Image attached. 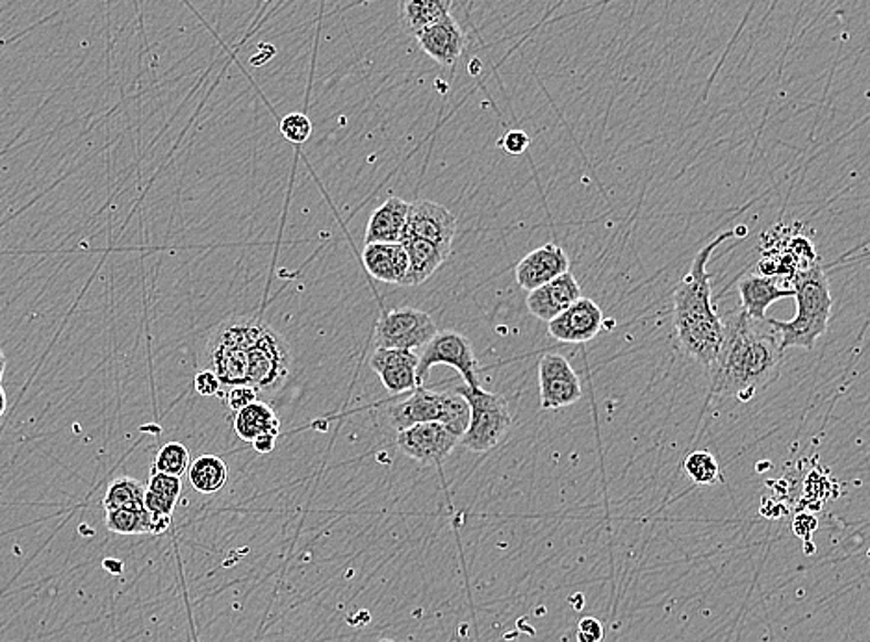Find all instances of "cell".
<instances>
[{"label": "cell", "instance_id": "cell-1", "mask_svg": "<svg viewBox=\"0 0 870 642\" xmlns=\"http://www.w3.org/2000/svg\"><path fill=\"white\" fill-rule=\"evenodd\" d=\"M723 319V344L707 368L712 393L720 398L750 401L781 374L784 349L778 333L768 319L759 322L743 310H734Z\"/></svg>", "mask_w": 870, "mask_h": 642}, {"label": "cell", "instance_id": "cell-2", "mask_svg": "<svg viewBox=\"0 0 870 642\" xmlns=\"http://www.w3.org/2000/svg\"><path fill=\"white\" fill-rule=\"evenodd\" d=\"M737 236V228L726 231L694 256L687 275L674 291V327L677 340L688 357L712 366L724 338V319L713 303L712 275L707 264L717 247Z\"/></svg>", "mask_w": 870, "mask_h": 642}, {"label": "cell", "instance_id": "cell-3", "mask_svg": "<svg viewBox=\"0 0 870 642\" xmlns=\"http://www.w3.org/2000/svg\"><path fill=\"white\" fill-rule=\"evenodd\" d=\"M797 297V316L791 322L768 319L779 336V346L786 351L789 347H802L811 351L820 336L830 325L831 299L830 283L820 262L798 273L791 283Z\"/></svg>", "mask_w": 870, "mask_h": 642}, {"label": "cell", "instance_id": "cell-4", "mask_svg": "<svg viewBox=\"0 0 870 642\" xmlns=\"http://www.w3.org/2000/svg\"><path fill=\"white\" fill-rule=\"evenodd\" d=\"M291 349L285 336L263 318H250L247 344V387L258 396H272L285 387L291 374Z\"/></svg>", "mask_w": 870, "mask_h": 642}, {"label": "cell", "instance_id": "cell-5", "mask_svg": "<svg viewBox=\"0 0 870 642\" xmlns=\"http://www.w3.org/2000/svg\"><path fill=\"white\" fill-rule=\"evenodd\" d=\"M388 420L396 431H403L416 424L437 421L461 438L470 421V407L461 394L416 387L409 398L388 407Z\"/></svg>", "mask_w": 870, "mask_h": 642}, {"label": "cell", "instance_id": "cell-6", "mask_svg": "<svg viewBox=\"0 0 870 642\" xmlns=\"http://www.w3.org/2000/svg\"><path fill=\"white\" fill-rule=\"evenodd\" d=\"M467 399L470 421L459 444L473 454H487L511 431L512 416L506 399L500 394L489 393L481 387H459L456 390Z\"/></svg>", "mask_w": 870, "mask_h": 642}, {"label": "cell", "instance_id": "cell-7", "mask_svg": "<svg viewBox=\"0 0 870 642\" xmlns=\"http://www.w3.org/2000/svg\"><path fill=\"white\" fill-rule=\"evenodd\" d=\"M765 238H768V244L762 245L759 269L767 277L776 281L786 279L791 286L798 273L819 262L813 242L808 234L778 227L768 231V236Z\"/></svg>", "mask_w": 870, "mask_h": 642}, {"label": "cell", "instance_id": "cell-8", "mask_svg": "<svg viewBox=\"0 0 870 642\" xmlns=\"http://www.w3.org/2000/svg\"><path fill=\"white\" fill-rule=\"evenodd\" d=\"M440 364L459 371L468 387H481L478 374L479 363L475 353H473L472 342L461 333L442 330L427 342L423 351L418 357V370H416L418 387H421V383L426 381L432 366H440Z\"/></svg>", "mask_w": 870, "mask_h": 642}, {"label": "cell", "instance_id": "cell-9", "mask_svg": "<svg viewBox=\"0 0 870 642\" xmlns=\"http://www.w3.org/2000/svg\"><path fill=\"white\" fill-rule=\"evenodd\" d=\"M437 324L429 314L418 308H393L382 313L377 324V346L385 349H407L414 351L426 346L437 335Z\"/></svg>", "mask_w": 870, "mask_h": 642}, {"label": "cell", "instance_id": "cell-10", "mask_svg": "<svg viewBox=\"0 0 870 642\" xmlns=\"http://www.w3.org/2000/svg\"><path fill=\"white\" fill-rule=\"evenodd\" d=\"M398 449L421 467H440L457 448L459 437L437 421L416 424L398 431Z\"/></svg>", "mask_w": 870, "mask_h": 642}, {"label": "cell", "instance_id": "cell-11", "mask_svg": "<svg viewBox=\"0 0 870 642\" xmlns=\"http://www.w3.org/2000/svg\"><path fill=\"white\" fill-rule=\"evenodd\" d=\"M541 407L557 410L577 404L583 398L580 377L563 355H544L539 363Z\"/></svg>", "mask_w": 870, "mask_h": 642}, {"label": "cell", "instance_id": "cell-12", "mask_svg": "<svg viewBox=\"0 0 870 642\" xmlns=\"http://www.w3.org/2000/svg\"><path fill=\"white\" fill-rule=\"evenodd\" d=\"M456 233V216L446 206L427 200H418L409 206L405 234L431 242L439 249L451 255Z\"/></svg>", "mask_w": 870, "mask_h": 642}, {"label": "cell", "instance_id": "cell-13", "mask_svg": "<svg viewBox=\"0 0 870 642\" xmlns=\"http://www.w3.org/2000/svg\"><path fill=\"white\" fill-rule=\"evenodd\" d=\"M603 329L602 308L591 297H580L557 318L547 322V330L555 340L564 344H585L600 335Z\"/></svg>", "mask_w": 870, "mask_h": 642}, {"label": "cell", "instance_id": "cell-14", "mask_svg": "<svg viewBox=\"0 0 870 642\" xmlns=\"http://www.w3.org/2000/svg\"><path fill=\"white\" fill-rule=\"evenodd\" d=\"M569 269L570 258L563 247L557 244H546L531 251L518 262L514 277L522 291L531 292L546 285L550 281L557 279L559 275H563Z\"/></svg>", "mask_w": 870, "mask_h": 642}, {"label": "cell", "instance_id": "cell-15", "mask_svg": "<svg viewBox=\"0 0 870 642\" xmlns=\"http://www.w3.org/2000/svg\"><path fill=\"white\" fill-rule=\"evenodd\" d=\"M414 35L421 51L444 68H453L467 49V34L453 16H448L439 23L429 24Z\"/></svg>", "mask_w": 870, "mask_h": 642}, {"label": "cell", "instance_id": "cell-16", "mask_svg": "<svg viewBox=\"0 0 870 642\" xmlns=\"http://www.w3.org/2000/svg\"><path fill=\"white\" fill-rule=\"evenodd\" d=\"M371 370L381 379L382 387L388 393H412L418 387L416 370H418V355L407 349H385L379 347L370 358Z\"/></svg>", "mask_w": 870, "mask_h": 642}, {"label": "cell", "instance_id": "cell-17", "mask_svg": "<svg viewBox=\"0 0 870 642\" xmlns=\"http://www.w3.org/2000/svg\"><path fill=\"white\" fill-rule=\"evenodd\" d=\"M580 297L581 286L572 273L559 275L557 279L550 281L546 285L531 291L525 299L528 310L541 322H552L559 314L564 313L570 305H574Z\"/></svg>", "mask_w": 870, "mask_h": 642}, {"label": "cell", "instance_id": "cell-18", "mask_svg": "<svg viewBox=\"0 0 870 642\" xmlns=\"http://www.w3.org/2000/svg\"><path fill=\"white\" fill-rule=\"evenodd\" d=\"M740 310L750 318L765 322L767 310L772 303L787 297H795V291L781 286L779 281L767 275H748L739 281Z\"/></svg>", "mask_w": 870, "mask_h": 642}, {"label": "cell", "instance_id": "cell-19", "mask_svg": "<svg viewBox=\"0 0 870 642\" xmlns=\"http://www.w3.org/2000/svg\"><path fill=\"white\" fill-rule=\"evenodd\" d=\"M409 203L390 197L371 212L366 227L365 244H399L403 238L409 217Z\"/></svg>", "mask_w": 870, "mask_h": 642}, {"label": "cell", "instance_id": "cell-20", "mask_svg": "<svg viewBox=\"0 0 870 642\" xmlns=\"http://www.w3.org/2000/svg\"><path fill=\"white\" fill-rule=\"evenodd\" d=\"M362 264L377 281L403 286L409 256L401 244H365Z\"/></svg>", "mask_w": 870, "mask_h": 642}, {"label": "cell", "instance_id": "cell-21", "mask_svg": "<svg viewBox=\"0 0 870 642\" xmlns=\"http://www.w3.org/2000/svg\"><path fill=\"white\" fill-rule=\"evenodd\" d=\"M399 244L403 245L407 256H409V269L405 275L403 286L423 285L450 256L431 242L409 236V234H405Z\"/></svg>", "mask_w": 870, "mask_h": 642}, {"label": "cell", "instance_id": "cell-22", "mask_svg": "<svg viewBox=\"0 0 870 642\" xmlns=\"http://www.w3.org/2000/svg\"><path fill=\"white\" fill-rule=\"evenodd\" d=\"M234 431L244 442H253L258 435L264 432H280V420L275 410L264 401L256 399L255 404L247 405L234 416Z\"/></svg>", "mask_w": 870, "mask_h": 642}, {"label": "cell", "instance_id": "cell-23", "mask_svg": "<svg viewBox=\"0 0 870 642\" xmlns=\"http://www.w3.org/2000/svg\"><path fill=\"white\" fill-rule=\"evenodd\" d=\"M453 0H399V19L410 34L451 16Z\"/></svg>", "mask_w": 870, "mask_h": 642}, {"label": "cell", "instance_id": "cell-24", "mask_svg": "<svg viewBox=\"0 0 870 642\" xmlns=\"http://www.w3.org/2000/svg\"><path fill=\"white\" fill-rule=\"evenodd\" d=\"M190 485L201 495H216L227 485V462L217 455H201L188 468Z\"/></svg>", "mask_w": 870, "mask_h": 642}, {"label": "cell", "instance_id": "cell-25", "mask_svg": "<svg viewBox=\"0 0 870 642\" xmlns=\"http://www.w3.org/2000/svg\"><path fill=\"white\" fill-rule=\"evenodd\" d=\"M103 507L104 511H115V509L143 511L145 509V487L137 479L129 478V476L115 478L106 489Z\"/></svg>", "mask_w": 870, "mask_h": 642}, {"label": "cell", "instance_id": "cell-26", "mask_svg": "<svg viewBox=\"0 0 870 642\" xmlns=\"http://www.w3.org/2000/svg\"><path fill=\"white\" fill-rule=\"evenodd\" d=\"M683 468H685L688 478L702 487L723 481V472H720L718 461L715 459V455L707 449H696L693 454H688Z\"/></svg>", "mask_w": 870, "mask_h": 642}, {"label": "cell", "instance_id": "cell-27", "mask_svg": "<svg viewBox=\"0 0 870 642\" xmlns=\"http://www.w3.org/2000/svg\"><path fill=\"white\" fill-rule=\"evenodd\" d=\"M106 528L117 534H153V523L149 512L115 509L106 511Z\"/></svg>", "mask_w": 870, "mask_h": 642}, {"label": "cell", "instance_id": "cell-28", "mask_svg": "<svg viewBox=\"0 0 870 642\" xmlns=\"http://www.w3.org/2000/svg\"><path fill=\"white\" fill-rule=\"evenodd\" d=\"M154 470L175 478H183L190 468V451L184 444L167 442L160 449L153 465Z\"/></svg>", "mask_w": 870, "mask_h": 642}, {"label": "cell", "instance_id": "cell-29", "mask_svg": "<svg viewBox=\"0 0 870 642\" xmlns=\"http://www.w3.org/2000/svg\"><path fill=\"white\" fill-rule=\"evenodd\" d=\"M145 490L160 498V500L177 507L178 498H181V492H183V481H181V478H175V476L156 472L153 468L151 476H149V487Z\"/></svg>", "mask_w": 870, "mask_h": 642}, {"label": "cell", "instance_id": "cell-30", "mask_svg": "<svg viewBox=\"0 0 870 642\" xmlns=\"http://www.w3.org/2000/svg\"><path fill=\"white\" fill-rule=\"evenodd\" d=\"M280 134L290 143H305L313 134V121L303 112H291L280 120Z\"/></svg>", "mask_w": 870, "mask_h": 642}, {"label": "cell", "instance_id": "cell-31", "mask_svg": "<svg viewBox=\"0 0 870 642\" xmlns=\"http://www.w3.org/2000/svg\"><path fill=\"white\" fill-rule=\"evenodd\" d=\"M223 396H225V404H227L228 409L236 415L238 410L245 409L247 405L255 404L258 393H256L255 388L247 387V385H236V387H228Z\"/></svg>", "mask_w": 870, "mask_h": 642}, {"label": "cell", "instance_id": "cell-32", "mask_svg": "<svg viewBox=\"0 0 870 642\" xmlns=\"http://www.w3.org/2000/svg\"><path fill=\"white\" fill-rule=\"evenodd\" d=\"M195 393L203 396V398H216L223 393L222 381L217 379L216 374L212 370H203L195 376L194 379Z\"/></svg>", "mask_w": 870, "mask_h": 642}, {"label": "cell", "instance_id": "cell-33", "mask_svg": "<svg viewBox=\"0 0 870 642\" xmlns=\"http://www.w3.org/2000/svg\"><path fill=\"white\" fill-rule=\"evenodd\" d=\"M531 137L524 131H509L501 137L500 145L512 156L524 154L530 149Z\"/></svg>", "mask_w": 870, "mask_h": 642}, {"label": "cell", "instance_id": "cell-34", "mask_svg": "<svg viewBox=\"0 0 870 642\" xmlns=\"http://www.w3.org/2000/svg\"><path fill=\"white\" fill-rule=\"evenodd\" d=\"M605 636L603 625L594 616H586L577 625V642H602Z\"/></svg>", "mask_w": 870, "mask_h": 642}, {"label": "cell", "instance_id": "cell-35", "mask_svg": "<svg viewBox=\"0 0 870 642\" xmlns=\"http://www.w3.org/2000/svg\"><path fill=\"white\" fill-rule=\"evenodd\" d=\"M277 437H279V435H275V432H264V435H258V437L250 442V446L255 448L256 454L269 455L275 449Z\"/></svg>", "mask_w": 870, "mask_h": 642}, {"label": "cell", "instance_id": "cell-36", "mask_svg": "<svg viewBox=\"0 0 870 642\" xmlns=\"http://www.w3.org/2000/svg\"><path fill=\"white\" fill-rule=\"evenodd\" d=\"M7 407H8L7 393H4V388L0 387V418L4 416V412H7Z\"/></svg>", "mask_w": 870, "mask_h": 642}, {"label": "cell", "instance_id": "cell-37", "mask_svg": "<svg viewBox=\"0 0 870 642\" xmlns=\"http://www.w3.org/2000/svg\"><path fill=\"white\" fill-rule=\"evenodd\" d=\"M4 371H7V357H4V351H2V347H0V383H2Z\"/></svg>", "mask_w": 870, "mask_h": 642}, {"label": "cell", "instance_id": "cell-38", "mask_svg": "<svg viewBox=\"0 0 870 642\" xmlns=\"http://www.w3.org/2000/svg\"><path fill=\"white\" fill-rule=\"evenodd\" d=\"M377 642H393V641H390V639H381V641H377Z\"/></svg>", "mask_w": 870, "mask_h": 642}]
</instances>
